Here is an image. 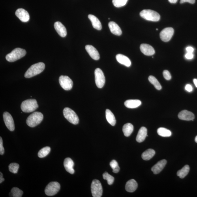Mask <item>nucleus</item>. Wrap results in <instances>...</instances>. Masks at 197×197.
Segmentation results:
<instances>
[{
  "label": "nucleus",
  "mask_w": 197,
  "mask_h": 197,
  "mask_svg": "<svg viewBox=\"0 0 197 197\" xmlns=\"http://www.w3.org/2000/svg\"><path fill=\"white\" fill-rule=\"evenodd\" d=\"M106 117L107 121L111 126H114L116 124V121L114 115L109 109H106Z\"/></svg>",
  "instance_id": "obj_26"
},
{
  "label": "nucleus",
  "mask_w": 197,
  "mask_h": 197,
  "mask_svg": "<svg viewBox=\"0 0 197 197\" xmlns=\"http://www.w3.org/2000/svg\"><path fill=\"white\" fill-rule=\"evenodd\" d=\"M51 148L50 147H46L43 148L38 152V156L41 158L46 157L50 151Z\"/></svg>",
  "instance_id": "obj_32"
},
{
  "label": "nucleus",
  "mask_w": 197,
  "mask_h": 197,
  "mask_svg": "<svg viewBox=\"0 0 197 197\" xmlns=\"http://www.w3.org/2000/svg\"><path fill=\"white\" fill-rule=\"evenodd\" d=\"M43 118V115L41 113L34 112L28 117L26 123L29 127H35L41 123Z\"/></svg>",
  "instance_id": "obj_2"
},
{
  "label": "nucleus",
  "mask_w": 197,
  "mask_h": 197,
  "mask_svg": "<svg viewBox=\"0 0 197 197\" xmlns=\"http://www.w3.org/2000/svg\"><path fill=\"white\" fill-rule=\"evenodd\" d=\"M64 166L65 170L71 174H73L74 173V163L71 158L68 157L64 160Z\"/></svg>",
  "instance_id": "obj_19"
},
{
  "label": "nucleus",
  "mask_w": 197,
  "mask_h": 197,
  "mask_svg": "<svg viewBox=\"0 0 197 197\" xmlns=\"http://www.w3.org/2000/svg\"><path fill=\"white\" fill-rule=\"evenodd\" d=\"M185 89L187 91L191 92L193 90L192 87L191 85L190 84H187L186 85Z\"/></svg>",
  "instance_id": "obj_42"
},
{
  "label": "nucleus",
  "mask_w": 197,
  "mask_h": 197,
  "mask_svg": "<svg viewBox=\"0 0 197 197\" xmlns=\"http://www.w3.org/2000/svg\"><path fill=\"white\" fill-rule=\"evenodd\" d=\"M116 58L118 62L127 67H129L131 65L130 60L125 55L119 54L117 55Z\"/></svg>",
  "instance_id": "obj_21"
},
{
  "label": "nucleus",
  "mask_w": 197,
  "mask_h": 197,
  "mask_svg": "<svg viewBox=\"0 0 197 197\" xmlns=\"http://www.w3.org/2000/svg\"><path fill=\"white\" fill-rule=\"evenodd\" d=\"M179 118L182 120L193 121L195 115L193 113L187 110L182 111L178 114Z\"/></svg>",
  "instance_id": "obj_15"
},
{
  "label": "nucleus",
  "mask_w": 197,
  "mask_h": 197,
  "mask_svg": "<svg viewBox=\"0 0 197 197\" xmlns=\"http://www.w3.org/2000/svg\"><path fill=\"white\" fill-rule=\"evenodd\" d=\"M167 161L166 160L160 161L157 164L152 167L151 170L154 174H158L166 166Z\"/></svg>",
  "instance_id": "obj_17"
},
{
  "label": "nucleus",
  "mask_w": 197,
  "mask_h": 197,
  "mask_svg": "<svg viewBox=\"0 0 197 197\" xmlns=\"http://www.w3.org/2000/svg\"><path fill=\"white\" fill-rule=\"evenodd\" d=\"M4 121L8 129L10 131H13L15 130V125L13 119L9 113L4 112L3 114Z\"/></svg>",
  "instance_id": "obj_12"
},
{
  "label": "nucleus",
  "mask_w": 197,
  "mask_h": 197,
  "mask_svg": "<svg viewBox=\"0 0 197 197\" xmlns=\"http://www.w3.org/2000/svg\"><path fill=\"white\" fill-rule=\"evenodd\" d=\"M140 50L143 54L151 56L155 53V49L153 47L150 45L143 44L141 45L140 47Z\"/></svg>",
  "instance_id": "obj_16"
},
{
  "label": "nucleus",
  "mask_w": 197,
  "mask_h": 197,
  "mask_svg": "<svg viewBox=\"0 0 197 197\" xmlns=\"http://www.w3.org/2000/svg\"><path fill=\"white\" fill-rule=\"evenodd\" d=\"M185 57L187 59H192L193 58L194 55L193 53L187 52L185 55Z\"/></svg>",
  "instance_id": "obj_41"
},
{
  "label": "nucleus",
  "mask_w": 197,
  "mask_h": 197,
  "mask_svg": "<svg viewBox=\"0 0 197 197\" xmlns=\"http://www.w3.org/2000/svg\"><path fill=\"white\" fill-rule=\"evenodd\" d=\"M110 166L113 170V172L114 173L119 172L120 168L118 163L116 160H113L110 163Z\"/></svg>",
  "instance_id": "obj_37"
},
{
  "label": "nucleus",
  "mask_w": 197,
  "mask_h": 197,
  "mask_svg": "<svg viewBox=\"0 0 197 197\" xmlns=\"http://www.w3.org/2000/svg\"><path fill=\"white\" fill-rule=\"evenodd\" d=\"M163 74L164 78L166 80H170L172 78L170 73L167 70H164L163 72Z\"/></svg>",
  "instance_id": "obj_38"
},
{
  "label": "nucleus",
  "mask_w": 197,
  "mask_h": 197,
  "mask_svg": "<svg viewBox=\"0 0 197 197\" xmlns=\"http://www.w3.org/2000/svg\"><path fill=\"white\" fill-rule=\"evenodd\" d=\"M186 50L188 53H193L194 51V49L191 46H188L186 48Z\"/></svg>",
  "instance_id": "obj_43"
},
{
  "label": "nucleus",
  "mask_w": 197,
  "mask_h": 197,
  "mask_svg": "<svg viewBox=\"0 0 197 197\" xmlns=\"http://www.w3.org/2000/svg\"><path fill=\"white\" fill-rule=\"evenodd\" d=\"M103 177L104 179L107 180L109 185H112L114 182V178L112 175H109L107 172H105L103 173Z\"/></svg>",
  "instance_id": "obj_36"
},
{
  "label": "nucleus",
  "mask_w": 197,
  "mask_h": 197,
  "mask_svg": "<svg viewBox=\"0 0 197 197\" xmlns=\"http://www.w3.org/2000/svg\"><path fill=\"white\" fill-rule=\"evenodd\" d=\"M140 16L145 20L157 22L160 20V16L158 12L151 10H143L140 12Z\"/></svg>",
  "instance_id": "obj_5"
},
{
  "label": "nucleus",
  "mask_w": 197,
  "mask_h": 197,
  "mask_svg": "<svg viewBox=\"0 0 197 197\" xmlns=\"http://www.w3.org/2000/svg\"><path fill=\"white\" fill-rule=\"evenodd\" d=\"M63 113L64 117L70 123L75 125L79 123V117L76 113L72 109L66 108H64Z\"/></svg>",
  "instance_id": "obj_6"
},
{
  "label": "nucleus",
  "mask_w": 197,
  "mask_h": 197,
  "mask_svg": "<svg viewBox=\"0 0 197 197\" xmlns=\"http://www.w3.org/2000/svg\"><path fill=\"white\" fill-rule=\"evenodd\" d=\"M59 81L62 88L65 90H70L72 88L73 82L69 77L61 75L60 77Z\"/></svg>",
  "instance_id": "obj_10"
},
{
  "label": "nucleus",
  "mask_w": 197,
  "mask_h": 197,
  "mask_svg": "<svg viewBox=\"0 0 197 197\" xmlns=\"http://www.w3.org/2000/svg\"><path fill=\"white\" fill-rule=\"evenodd\" d=\"M60 189V185L57 182L53 181L48 184L45 188V193L47 195L52 196L56 194Z\"/></svg>",
  "instance_id": "obj_7"
},
{
  "label": "nucleus",
  "mask_w": 197,
  "mask_h": 197,
  "mask_svg": "<svg viewBox=\"0 0 197 197\" xmlns=\"http://www.w3.org/2000/svg\"><path fill=\"white\" fill-rule=\"evenodd\" d=\"M108 27L111 32L113 35L118 36L122 35V31L120 27L115 22L111 21L108 23Z\"/></svg>",
  "instance_id": "obj_20"
},
{
  "label": "nucleus",
  "mask_w": 197,
  "mask_h": 197,
  "mask_svg": "<svg viewBox=\"0 0 197 197\" xmlns=\"http://www.w3.org/2000/svg\"><path fill=\"white\" fill-rule=\"evenodd\" d=\"M95 76L96 86L98 88H102L105 83V78L103 72L100 68H96L95 71Z\"/></svg>",
  "instance_id": "obj_9"
},
{
  "label": "nucleus",
  "mask_w": 197,
  "mask_h": 197,
  "mask_svg": "<svg viewBox=\"0 0 197 197\" xmlns=\"http://www.w3.org/2000/svg\"><path fill=\"white\" fill-rule=\"evenodd\" d=\"M128 0H113V5L117 7H120L125 6Z\"/></svg>",
  "instance_id": "obj_35"
},
{
  "label": "nucleus",
  "mask_w": 197,
  "mask_h": 197,
  "mask_svg": "<svg viewBox=\"0 0 197 197\" xmlns=\"http://www.w3.org/2000/svg\"><path fill=\"white\" fill-rule=\"evenodd\" d=\"M5 181V179L3 177L2 173L0 172V183H2L3 181Z\"/></svg>",
  "instance_id": "obj_44"
},
{
  "label": "nucleus",
  "mask_w": 197,
  "mask_h": 197,
  "mask_svg": "<svg viewBox=\"0 0 197 197\" xmlns=\"http://www.w3.org/2000/svg\"><path fill=\"white\" fill-rule=\"evenodd\" d=\"M45 68V64L42 62L34 64L26 72L24 75L25 78H29L37 75L43 71Z\"/></svg>",
  "instance_id": "obj_1"
},
{
  "label": "nucleus",
  "mask_w": 197,
  "mask_h": 197,
  "mask_svg": "<svg viewBox=\"0 0 197 197\" xmlns=\"http://www.w3.org/2000/svg\"><path fill=\"white\" fill-rule=\"evenodd\" d=\"M156 30H158V29H156Z\"/></svg>",
  "instance_id": "obj_49"
},
{
  "label": "nucleus",
  "mask_w": 197,
  "mask_h": 197,
  "mask_svg": "<svg viewBox=\"0 0 197 197\" xmlns=\"http://www.w3.org/2000/svg\"><path fill=\"white\" fill-rule=\"evenodd\" d=\"M195 2V0H181L180 3H183L185 2H188L191 4H194Z\"/></svg>",
  "instance_id": "obj_40"
},
{
  "label": "nucleus",
  "mask_w": 197,
  "mask_h": 197,
  "mask_svg": "<svg viewBox=\"0 0 197 197\" xmlns=\"http://www.w3.org/2000/svg\"><path fill=\"white\" fill-rule=\"evenodd\" d=\"M178 0H168V1L171 3H175L177 2Z\"/></svg>",
  "instance_id": "obj_45"
},
{
  "label": "nucleus",
  "mask_w": 197,
  "mask_h": 197,
  "mask_svg": "<svg viewBox=\"0 0 197 197\" xmlns=\"http://www.w3.org/2000/svg\"><path fill=\"white\" fill-rule=\"evenodd\" d=\"M16 15L22 22H27L29 20V13L23 8H19L17 10L16 12Z\"/></svg>",
  "instance_id": "obj_13"
},
{
  "label": "nucleus",
  "mask_w": 197,
  "mask_h": 197,
  "mask_svg": "<svg viewBox=\"0 0 197 197\" xmlns=\"http://www.w3.org/2000/svg\"><path fill=\"white\" fill-rule=\"evenodd\" d=\"M134 130L133 125L130 123H127L124 125L123 127V130L124 136L128 137L131 135Z\"/></svg>",
  "instance_id": "obj_27"
},
{
  "label": "nucleus",
  "mask_w": 197,
  "mask_h": 197,
  "mask_svg": "<svg viewBox=\"0 0 197 197\" xmlns=\"http://www.w3.org/2000/svg\"><path fill=\"white\" fill-rule=\"evenodd\" d=\"M92 195L94 197H101L103 193V188L100 181L98 180H93L91 185Z\"/></svg>",
  "instance_id": "obj_8"
},
{
  "label": "nucleus",
  "mask_w": 197,
  "mask_h": 197,
  "mask_svg": "<svg viewBox=\"0 0 197 197\" xmlns=\"http://www.w3.org/2000/svg\"><path fill=\"white\" fill-rule=\"evenodd\" d=\"M108 20H110V18H108Z\"/></svg>",
  "instance_id": "obj_48"
},
{
  "label": "nucleus",
  "mask_w": 197,
  "mask_h": 197,
  "mask_svg": "<svg viewBox=\"0 0 197 197\" xmlns=\"http://www.w3.org/2000/svg\"><path fill=\"white\" fill-rule=\"evenodd\" d=\"M147 136V128L144 127H141L139 130L137 135L136 137L137 142L141 143L145 140Z\"/></svg>",
  "instance_id": "obj_24"
},
{
  "label": "nucleus",
  "mask_w": 197,
  "mask_h": 197,
  "mask_svg": "<svg viewBox=\"0 0 197 197\" xmlns=\"http://www.w3.org/2000/svg\"><path fill=\"white\" fill-rule=\"evenodd\" d=\"M138 187V184L135 180L131 179L126 183L125 189L129 192H133L135 191Z\"/></svg>",
  "instance_id": "obj_22"
},
{
  "label": "nucleus",
  "mask_w": 197,
  "mask_h": 197,
  "mask_svg": "<svg viewBox=\"0 0 197 197\" xmlns=\"http://www.w3.org/2000/svg\"><path fill=\"white\" fill-rule=\"evenodd\" d=\"M148 80L151 84H152L156 89L160 90L162 89V87L159 81H158L155 77L153 76H149Z\"/></svg>",
  "instance_id": "obj_31"
},
{
  "label": "nucleus",
  "mask_w": 197,
  "mask_h": 197,
  "mask_svg": "<svg viewBox=\"0 0 197 197\" xmlns=\"http://www.w3.org/2000/svg\"><path fill=\"white\" fill-rule=\"evenodd\" d=\"M193 81L196 87L197 88V79H194Z\"/></svg>",
  "instance_id": "obj_46"
},
{
  "label": "nucleus",
  "mask_w": 197,
  "mask_h": 197,
  "mask_svg": "<svg viewBox=\"0 0 197 197\" xmlns=\"http://www.w3.org/2000/svg\"><path fill=\"white\" fill-rule=\"evenodd\" d=\"M88 18L91 21L94 28L98 30V31H100L102 29L101 23L96 17L93 15L89 14L88 16Z\"/></svg>",
  "instance_id": "obj_23"
},
{
  "label": "nucleus",
  "mask_w": 197,
  "mask_h": 197,
  "mask_svg": "<svg viewBox=\"0 0 197 197\" xmlns=\"http://www.w3.org/2000/svg\"><path fill=\"white\" fill-rule=\"evenodd\" d=\"M195 142L197 143V136L195 138Z\"/></svg>",
  "instance_id": "obj_47"
},
{
  "label": "nucleus",
  "mask_w": 197,
  "mask_h": 197,
  "mask_svg": "<svg viewBox=\"0 0 197 197\" xmlns=\"http://www.w3.org/2000/svg\"><path fill=\"white\" fill-rule=\"evenodd\" d=\"M54 27L55 31L61 37H66L67 35V30L61 22H55L54 23Z\"/></svg>",
  "instance_id": "obj_18"
},
{
  "label": "nucleus",
  "mask_w": 197,
  "mask_h": 197,
  "mask_svg": "<svg viewBox=\"0 0 197 197\" xmlns=\"http://www.w3.org/2000/svg\"><path fill=\"white\" fill-rule=\"evenodd\" d=\"M5 153V149H4L3 145V140L1 137H0V154L1 155H3Z\"/></svg>",
  "instance_id": "obj_39"
},
{
  "label": "nucleus",
  "mask_w": 197,
  "mask_h": 197,
  "mask_svg": "<svg viewBox=\"0 0 197 197\" xmlns=\"http://www.w3.org/2000/svg\"><path fill=\"white\" fill-rule=\"evenodd\" d=\"M85 49L92 59L98 60L100 59V55L98 51L95 47L91 45H87L85 46Z\"/></svg>",
  "instance_id": "obj_14"
},
{
  "label": "nucleus",
  "mask_w": 197,
  "mask_h": 197,
  "mask_svg": "<svg viewBox=\"0 0 197 197\" xmlns=\"http://www.w3.org/2000/svg\"><path fill=\"white\" fill-rule=\"evenodd\" d=\"M26 54V52L24 49L16 48L11 52L6 55V59L8 61L13 62L22 58Z\"/></svg>",
  "instance_id": "obj_3"
},
{
  "label": "nucleus",
  "mask_w": 197,
  "mask_h": 197,
  "mask_svg": "<svg viewBox=\"0 0 197 197\" xmlns=\"http://www.w3.org/2000/svg\"><path fill=\"white\" fill-rule=\"evenodd\" d=\"M190 170V166L187 165L184 166L181 170L177 171V176H179L180 178L183 179L188 174Z\"/></svg>",
  "instance_id": "obj_29"
},
{
  "label": "nucleus",
  "mask_w": 197,
  "mask_h": 197,
  "mask_svg": "<svg viewBox=\"0 0 197 197\" xmlns=\"http://www.w3.org/2000/svg\"><path fill=\"white\" fill-rule=\"evenodd\" d=\"M157 132L159 136L162 137H170L172 135V132L170 130L163 127L158 128Z\"/></svg>",
  "instance_id": "obj_30"
},
{
  "label": "nucleus",
  "mask_w": 197,
  "mask_h": 197,
  "mask_svg": "<svg viewBox=\"0 0 197 197\" xmlns=\"http://www.w3.org/2000/svg\"><path fill=\"white\" fill-rule=\"evenodd\" d=\"M19 167H20V165L16 163H12L8 166V168L10 172L14 174L17 173Z\"/></svg>",
  "instance_id": "obj_34"
},
{
  "label": "nucleus",
  "mask_w": 197,
  "mask_h": 197,
  "mask_svg": "<svg viewBox=\"0 0 197 197\" xmlns=\"http://www.w3.org/2000/svg\"><path fill=\"white\" fill-rule=\"evenodd\" d=\"M155 154V151L153 149H149L147 150L142 155V158L143 160L147 161L151 159Z\"/></svg>",
  "instance_id": "obj_28"
},
{
  "label": "nucleus",
  "mask_w": 197,
  "mask_h": 197,
  "mask_svg": "<svg viewBox=\"0 0 197 197\" xmlns=\"http://www.w3.org/2000/svg\"><path fill=\"white\" fill-rule=\"evenodd\" d=\"M38 107L37 100L29 99L25 100L21 104V109L23 112L29 113L35 111Z\"/></svg>",
  "instance_id": "obj_4"
},
{
  "label": "nucleus",
  "mask_w": 197,
  "mask_h": 197,
  "mask_svg": "<svg viewBox=\"0 0 197 197\" xmlns=\"http://www.w3.org/2000/svg\"><path fill=\"white\" fill-rule=\"evenodd\" d=\"M10 194H11L10 196L21 197L23 194V192L18 188L14 187L12 189Z\"/></svg>",
  "instance_id": "obj_33"
},
{
  "label": "nucleus",
  "mask_w": 197,
  "mask_h": 197,
  "mask_svg": "<svg viewBox=\"0 0 197 197\" xmlns=\"http://www.w3.org/2000/svg\"><path fill=\"white\" fill-rule=\"evenodd\" d=\"M142 103L140 100H128L124 103L125 106L128 108H134L140 106Z\"/></svg>",
  "instance_id": "obj_25"
},
{
  "label": "nucleus",
  "mask_w": 197,
  "mask_h": 197,
  "mask_svg": "<svg viewBox=\"0 0 197 197\" xmlns=\"http://www.w3.org/2000/svg\"><path fill=\"white\" fill-rule=\"evenodd\" d=\"M174 30L172 27H166L160 33L161 39L164 42H167L170 41L174 34Z\"/></svg>",
  "instance_id": "obj_11"
}]
</instances>
